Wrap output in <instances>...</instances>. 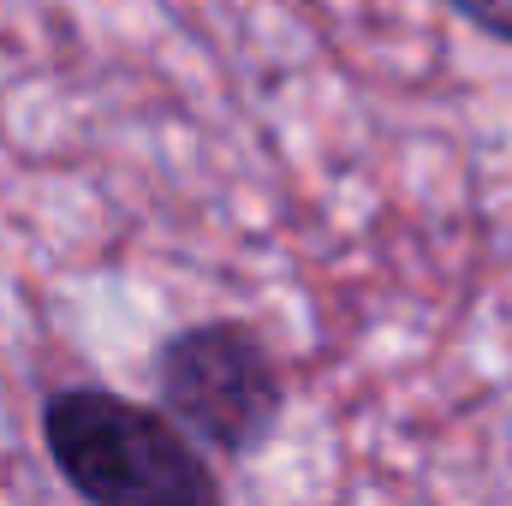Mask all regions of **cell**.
I'll use <instances>...</instances> for the list:
<instances>
[{"label": "cell", "instance_id": "obj_1", "mask_svg": "<svg viewBox=\"0 0 512 506\" xmlns=\"http://www.w3.org/2000/svg\"><path fill=\"white\" fill-rule=\"evenodd\" d=\"M60 477L90 506H221L215 471L167 411L108 387H66L42 411Z\"/></svg>", "mask_w": 512, "mask_h": 506}, {"label": "cell", "instance_id": "obj_3", "mask_svg": "<svg viewBox=\"0 0 512 506\" xmlns=\"http://www.w3.org/2000/svg\"><path fill=\"white\" fill-rule=\"evenodd\" d=\"M471 24H483L489 36H501V42H512V0H453Z\"/></svg>", "mask_w": 512, "mask_h": 506}, {"label": "cell", "instance_id": "obj_2", "mask_svg": "<svg viewBox=\"0 0 512 506\" xmlns=\"http://www.w3.org/2000/svg\"><path fill=\"white\" fill-rule=\"evenodd\" d=\"M161 405L179 429L221 453H251L268 441L280 417V376L274 358L256 346V334L233 322H203L185 328L161 346Z\"/></svg>", "mask_w": 512, "mask_h": 506}]
</instances>
